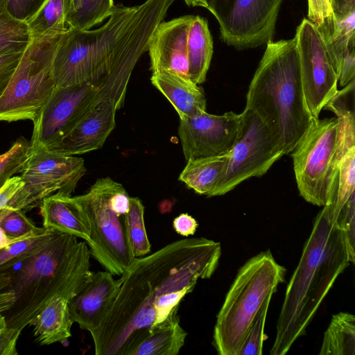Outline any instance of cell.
<instances>
[{
  "mask_svg": "<svg viewBox=\"0 0 355 355\" xmlns=\"http://www.w3.org/2000/svg\"><path fill=\"white\" fill-rule=\"evenodd\" d=\"M242 133L229 157L212 197L223 196L242 182L265 174L284 153L271 134L252 112L244 109Z\"/></svg>",
  "mask_w": 355,
  "mask_h": 355,
  "instance_id": "12",
  "label": "cell"
},
{
  "mask_svg": "<svg viewBox=\"0 0 355 355\" xmlns=\"http://www.w3.org/2000/svg\"><path fill=\"white\" fill-rule=\"evenodd\" d=\"M355 75V49H352L341 62L337 76L339 85L346 87L352 80Z\"/></svg>",
  "mask_w": 355,
  "mask_h": 355,
  "instance_id": "40",
  "label": "cell"
},
{
  "mask_svg": "<svg viewBox=\"0 0 355 355\" xmlns=\"http://www.w3.org/2000/svg\"><path fill=\"white\" fill-rule=\"evenodd\" d=\"M31 41L26 23L15 18L0 0V55L24 51Z\"/></svg>",
  "mask_w": 355,
  "mask_h": 355,
  "instance_id": "29",
  "label": "cell"
},
{
  "mask_svg": "<svg viewBox=\"0 0 355 355\" xmlns=\"http://www.w3.org/2000/svg\"><path fill=\"white\" fill-rule=\"evenodd\" d=\"M320 31L325 41L331 36L335 18L330 0H308V18Z\"/></svg>",
  "mask_w": 355,
  "mask_h": 355,
  "instance_id": "36",
  "label": "cell"
},
{
  "mask_svg": "<svg viewBox=\"0 0 355 355\" xmlns=\"http://www.w3.org/2000/svg\"><path fill=\"white\" fill-rule=\"evenodd\" d=\"M193 15L162 21L154 31L148 46L152 73L171 71L188 77L187 43Z\"/></svg>",
  "mask_w": 355,
  "mask_h": 355,
  "instance_id": "17",
  "label": "cell"
},
{
  "mask_svg": "<svg viewBox=\"0 0 355 355\" xmlns=\"http://www.w3.org/2000/svg\"><path fill=\"white\" fill-rule=\"evenodd\" d=\"M189 6H200L207 8V0H184Z\"/></svg>",
  "mask_w": 355,
  "mask_h": 355,
  "instance_id": "46",
  "label": "cell"
},
{
  "mask_svg": "<svg viewBox=\"0 0 355 355\" xmlns=\"http://www.w3.org/2000/svg\"><path fill=\"white\" fill-rule=\"evenodd\" d=\"M187 51L189 78L200 85L206 79L214 51L213 40L205 18L194 16L188 33Z\"/></svg>",
  "mask_w": 355,
  "mask_h": 355,
  "instance_id": "23",
  "label": "cell"
},
{
  "mask_svg": "<svg viewBox=\"0 0 355 355\" xmlns=\"http://www.w3.org/2000/svg\"><path fill=\"white\" fill-rule=\"evenodd\" d=\"M113 0H71L67 15L69 28L87 31L111 15Z\"/></svg>",
  "mask_w": 355,
  "mask_h": 355,
  "instance_id": "28",
  "label": "cell"
},
{
  "mask_svg": "<svg viewBox=\"0 0 355 355\" xmlns=\"http://www.w3.org/2000/svg\"><path fill=\"white\" fill-rule=\"evenodd\" d=\"M6 326H7V324L6 322L5 317L3 314H0V331Z\"/></svg>",
  "mask_w": 355,
  "mask_h": 355,
  "instance_id": "47",
  "label": "cell"
},
{
  "mask_svg": "<svg viewBox=\"0 0 355 355\" xmlns=\"http://www.w3.org/2000/svg\"><path fill=\"white\" fill-rule=\"evenodd\" d=\"M144 216V206L141 200L137 197H130L125 227L128 243L135 258L144 257L150 252Z\"/></svg>",
  "mask_w": 355,
  "mask_h": 355,
  "instance_id": "30",
  "label": "cell"
},
{
  "mask_svg": "<svg viewBox=\"0 0 355 355\" xmlns=\"http://www.w3.org/2000/svg\"><path fill=\"white\" fill-rule=\"evenodd\" d=\"M174 1L146 0L132 7L119 4L98 28H69L53 60L55 86L94 84L101 98L121 109L131 73Z\"/></svg>",
  "mask_w": 355,
  "mask_h": 355,
  "instance_id": "2",
  "label": "cell"
},
{
  "mask_svg": "<svg viewBox=\"0 0 355 355\" xmlns=\"http://www.w3.org/2000/svg\"><path fill=\"white\" fill-rule=\"evenodd\" d=\"M243 122V111L221 115L205 112L180 119L178 135L186 160L227 154L240 137Z\"/></svg>",
  "mask_w": 355,
  "mask_h": 355,
  "instance_id": "15",
  "label": "cell"
},
{
  "mask_svg": "<svg viewBox=\"0 0 355 355\" xmlns=\"http://www.w3.org/2000/svg\"><path fill=\"white\" fill-rule=\"evenodd\" d=\"M85 172V162L80 157L31 146L20 175L24 184L8 207L25 211L40 205L44 198L53 193L71 196Z\"/></svg>",
  "mask_w": 355,
  "mask_h": 355,
  "instance_id": "10",
  "label": "cell"
},
{
  "mask_svg": "<svg viewBox=\"0 0 355 355\" xmlns=\"http://www.w3.org/2000/svg\"><path fill=\"white\" fill-rule=\"evenodd\" d=\"M100 98V89L92 83L55 87L32 121V146L51 149L59 144L85 118Z\"/></svg>",
  "mask_w": 355,
  "mask_h": 355,
  "instance_id": "13",
  "label": "cell"
},
{
  "mask_svg": "<svg viewBox=\"0 0 355 355\" xmlns=\"http://www.w3.org/2000/svg\"><path fill=\"white\" fill-rule=\"evenodd\" d=\"M2 212L0 227L5 235L13 241L40 235L48 230L44 227H37L23 210L6 207Z\"/></svg>",
  "mask_w": 355,
  "mask_h": 355,
  "instance_id": "32",
  "label": "cell"
},
{
  "mask_svg": "<svg viewBox=\"0 0 355 355\" xmlns=\"http://www.w3.org/2000/svg\"><path fill=\"white\" fill-rule=\"evenodd\" d=\"M122 278L105 270L90 273L80 289L68 300L70 315L80 329L92 333L101 324L114 300Z\"/></svg>",
  "mask_w": 355,
  "mask_h": 355,
  "instance_id": "16",
  "label": "cell"
},
{
  "mask_svg": "<svg viewBox=\"0 0 355 355\" xmlns=\"http://www.w3.org/2000/svg\"><path fill=\"white\" fill-rule=\"evenodd\" d=\"M333 203L322 207L287 285L277 320L271 355H284L307 327L350 259L343 231L333 216Z\"/></svg>",
  "mask_w": 355,
  "mask_h": 355,
  "instance_id": "3",
  "label": "cell"
},
{
  "mask_svg": "<svg viewBox=\"0 0 355 355\" xmlns=\"http://www.w3.org/2000/svg\"><path fill=\"white\" fill-rule=\"evenodd\" d=\"M354 34L355 11L343 19H335L334 32L325 42L336 74L347 53L352 49H354Z\"/></svg>",
  "mask_w": 355,
  "mask_h": 355,
  "instance_id": "31",
  "label": "cell"
},
{
  "mask_svg": "<svg viewBox=\"0 0 355 355\" xmlns=\"http://www.w3.org/2000/svg\"><path fill=\"white\" fill-rule=\"evenodd\" d=\"M15 300V293L11 290L0 291V314L8 310Z\"/></svg>",
  "mask_w": 355,
  "mask_h": 355,
  "instance_id": "44",
  "label": "cell"
},
{
  "mask_svg": "<svg viewBox=\"0 0 355 355\" xmlns=\"http://www.w3.org/2000/svg\"><path fill=\"white\" fill-rule=\"evenodd\" d=\"M58 231L48 230L35 236L11 243L0 249V267L26 259L41 250L56 234Z\"/></svg>",
  "mask_w": 355,
  "mask_h": 355,
  "instance_id": "33",
  "label": "cell"
},
{
  "mask_svg": "<svg viewBox=\"0 0 355 355\" xmlns=\"http://www.w3.org/2000/svg\"><path fill=\"white\" fill-rule=\"evenodd\" d=\"M73 321L68 308V300L54 295L33 318L28 325L33 327V335L40 345L63 343L71 336Z\"/></svg>",
  "mask_w": 355,
  "mask_h": 355,
  "instance_id": "20",
  "label": "cell"
},
{
  "mask_svg": "<svg viewBox=\"0 0 355 355\" xmlns=\"http://www.w3.org/2000/svg\"><path fill=\"white\" fill-rule=\"evenodd\" d=\"M31 141L18 138L8 150L0 155V189L17 173H21L29 157Z\"/></svg>",
  "mask_w": 355,
  "mask_h": 355,
  "instance_id": "34",
  "label": "cell"
},
{
  "mask_svg": "<svg viewBox=\"0 0 355 355\" xmlns=\"http://www.w3.org/2000/svg\"><path fill=\"white\" fill-rule=\"evenodd\" d=\"M282 0H207V9L220 26L222 40L237 49L272 40Z\"/></svg>",
  "mask_w": 355,
  "mask_h": 355,
  "instance_id": "11",
  "label": "cell"
},
{
  "mask_svg": "<svg viewBox=\"0 0 355 355\" xmlns=\"http://www.w3.org/2000/svg\"><path fill=\"white\" fill-rule=\"evenodd\" d=\"M221 256L205 238L172 242L135 258L101 325L90 333L96 355H132L152 329L180 306L199 279H209Z\"/></svg>",
  "mask_w": 355,
  "mask_h": 355,
  "instance_id": "1",
  "label": "cell"
},
{
  "mask_svg": "<svg viewBox=\"0 0 355 355\" xmlns=\"http://www.w3.org/2000/svg\"><path fill=\"white\" fill-rule=\"evenodd\" d=\"M336 117L313 119L290 153L300 195L324 207L334 202L337 184Z\"/></svg>",
  "mask_w": 355,
  "mask_h": 355,
  "instance_id": "9",
  "label": "cell"
},
{
  "mask_svg": "<svg viewBox=\"0 0 355 355\" xmlns=\"http://www.w3.org/2000/svg\"><path fill=\"white\" fill-rule=\"evenodd\" d=\"M198 224L196 219L188 214H181L174 218L173 227L175 231L183 236L194 234Z\"/></svg>",
  "mask_w": 355,
  "mask_h": 355,
  "instance_id": "42",
  "label": "cell"
},
{
  "mask_svg": "<svg viewBox=\"0 0 355 355\" xmlns=\"http://www.w3.org/2000/svg\"><path fill=\"white\" fill-rule=\"evenodd\" d=\"M295 37L306 102L313 118L318 119L339 92L338 76L324 37L307 18L297 26Z\"/></svg>",
  "mask_w": 355,
  "mask_h": 355,
  "instance_id": "14",
  "label": "cell"
},
{
  "mask_svg": "<svg viewBox=\"0 0 355 355\" xmlns=\"http://www.w3.org/2000/svg\"><path fill=\"white\" fill-rule=\"evenodd\" d=\"M150 82L171 103L180 119L206 112L203 89L189 78L171 71H161L152 73Z\"/></svg>",
  "mask_w": 355,
  "mask_h": 355,
  "instance_id": "19",
  "label": "cell"
},
{
  "mask_svg": "<svg viewBox=\"0 0 355 355\" xmlns=\"http://www.w3.org/2000/svg\"><path fill=\"white\" fill-rule=\"evenodd\" d=\"M178 309H174L164 321L157 324L132 355H178L187 336L180 324Z\"/></svg>",
  "mask_w": 355,
  "mask_h": 355,
  "instance_id": "24",
  "label": "cell"
},
{
  "mask_svg": "<svg viewBox=\"0 0 355 355\" xmlns=\"http://www.w3.org/2000/svg\"><path fill=\"white\" fill-rule=\"evenodd\" d=\"M8 12L17 19L26 21L45 0H5Z\"/></svg>",
  "mask_w": 355,
  "mask_h": 355,
  "instance_id": "37",
  "label": "cell"
},
{
  "mask_svg": "<svg viewBox=\"0 0 355 355\" xmlns=\"http://www.w3.org/2000/svg\"><path fill=\"white\" fill-rule=\"evenodd\" d=\"M24 182L20 175L10 178L0 189V211L8 206L10 199L21 188Z\"/></svg>",
  "mask_w": 355,
  "mask_h": 355,
  "instance_id": "41",
  "label": "cell"
},
{
  "mask_svg": "<svg viewBox=\"0 0 355 355\" xmlns=\"http://www.w3.org/2000/svg\"><path fill=\"white\" fill-rule=\"evenodd\" d=\"M331 8L336 19H340L355 11V0H330Z\"/></svg>",
  "mask_w": 355,
  "mask_h": 355,
  "instance_id": "43",
  "label": "cell"
},
{
  "mask_svg": "<svg viewBox=\"0 0 355 355\" xmlns=\"http://www.w3.org/2000/svg\"><path fill=\"white\" fill-rule=\"evenodd\" d=\"M245 109L268 130L284 155L290 154L310 126L296 39L266 43L249 85Z\"/></svg>",
  "mask_w": 355,
  "mask_h": 355,
  "instance_id": "4",
  "label": "cell"
},
{
  "mask_svg": "<svg viewBox=\"0 0 355 355\" xmlns=\"http://www.w3.org/2000/svg\"><path fill=\"white\" fill-rule=\"evenodd\" d=\"M285 275L286 268L269 250L240 268L216 316L212 345L219 355H237L256 315Z\"/></svg>",
  "mask_w": 355,
  "mask_h": 355,
  "instance_id": "6",
  "label": "cell"
},
{
  "mask_svg": "<svg viewBox=\"0 0 355 355\" xmlns=\"http://www.w3.org/2000/svg\"><path fill=\"white\" fill-rule=\"evenodd\" d=\"M228 157L229 153L223 155L189 159L179 175V180L196 193L212 197Z\"/></svg>",
  "mask_w": 355,
  "mask_h": 355,
  "instance_id": "25",
  "label": "cell"
},
{
  "mask_svg": "<svg viewBox=\"0 0 355 355\" xmlns=\"http://www.w3.org/2000/svg\"><path fill=\"white\" fill-rule=\"evenodd\" d=\"M23 52L20 51L0 55V96L15 71Z\"/></svg>",
  "mask_w": 355,
  "mask_h": 355,
  "instance_id": "38",
  "label": "cell"
},
{
  "mask_svg": "<svg viewBox=\"0 0 355 355\" xmlns=\"http://www.w3.org/2000/svg\"><path fill=\"white\" fill-rule=\"evenodd\" d=\"M270 300H266L256 315L237 355L262 354L263 342L267 339L264 329Z\"/></svg>",
  "mask_w": 355,
  "mask_h": 355,
  "instance_id": "35",
  "label": "cell"
},
{
  "mask_svg": "<svg viewBox=\"0 0 355 355\" xmlns=\"http://www.w3.org/2000/svg\"><path fill=\"white\" fill-rule=\"evenodd\" d=\"M2 210L0 211V219H1V218L2 216V214H3ZM15 241H13L12 239H10L9 238H8L3 233L1 228L0 227V249L11 243L15 242Z\"/></svg>",
  "mask_w": 355,
  "mask_h": 355,
  "instance_id": "45",
  "label": "cell"
},
{
  "mask_svg": "<svg viewBox=\"0 0 355 355\" xmlns=\"http://www.w3.org/2000/svg\"><path fill=\"white\" fill-rule=\"evenodd\" d=\"M336 158L338 184L333 215L338 216L345 205L354 195L355 187V127L344 123L337 128Z\"/></svg>",
  "mask_w": 355,
  "mask_h": 355,
  "instance_id": "22",
  "label": "cell"
},
{
  "mask_svg": "<svg viewBox=\"0 0 355 355\" xmlns=\"http://www.w3.org/2000/svg\"><path fill=\"white\" fill-rule=\"evenodd\" d=\"M21 330L6 326L0 331V355H16L17 342Z\"/></svg>",
  "mask_w": 355,
  "mask_h": 355,
  "instance_id": "39",
  "label": "cell"
},
{
  "mask_svg": "<svg viewBox=\"0 0 355 355\" xmlns=\"http://www.w3.org/2000/svg\"><path fill=\"white\" fill-rule=\"evenodd\" d=\"M129 198L123 185L109 177L72 197L89 231L91 257L114 275H122L135 259L125 227Z\"/></svg>",
  "mask_w": 355,
  "mask_h": 355,
  "instance_id": "7",
  "label": "cell"
},
{
  "mask_svg": "<svg viewBox=\"0 0 355 355\" xmlns=\"http://www.w3.org/2000/svg\"><path fill=\"white\" fill-rule=\"evenodd\" d=\"M43 227L67 233L80 238L88 243L90 234L71 196L53 193L40 202Z\"/></svg>",
  "mask_w": 355,
  "mask_h": 355,
  "instance_id": "21",
  "label": "cell"
},
{
  "mask_svg": "<svg viewBox=\"0 0 355 355\" xmlns=\"http://www.w3.org/2000/svg\"><path fill=\"white\" fill-rule=\"evenodd\" d=\"M116 111L112 103L101 98L67 137L48 150L65 155H76L102 148L115 128Z\"/></svg>",
  "mask_w": 355,
  "mask_h": 355,
  "instance_id": "18",
  "label": "cell"
},
{
  "mask_svg": "<svg viewBox=\"0 0 355 355\" xmlns=\"http://www.w3.org/2000/svg\"><path fill=\"white\" fill-rule=\"evenodd\" d=\"M65 33L31 39L0 96L1 121H33L42 109L56 87L53 60Z\"/></svg>",
  "mask_w": 355,
  "mask_h": 355,
  "instance_id": "8",
  "label": "cell"
},
{
  "mask_svg": "<svg viewBox=\"0 0 355 355\" xmlns=\"http://www.w3.org/2000/svg\"><path fill=\"white\" fill-rule=\"evenodd\" d=\"M320 355L355 354V317L348 312L334 314L325 331Z\"/></svg>",
  "mask_w": 355,
  "mask_h": 355,
  "instance_id": "27",
  "label": "cell"
},
{
  "mask_svg": "<svg viewBox=\"0 0 355 355\" xmlns=\"http://www.w3.org/2000/svg\"><path fill=\"white\" fill-rule=\"evenodd\" d=\"M90 258L86 241L58 232L41 250L22 259L15 271H1L8 280L5 291L15 296L2 313L7 326L22 331L53 296H73L92 272Z\"/></svg>",
  "mask_w": 355,
  "mask_h": 355,
  "instance_id": "5",
  "label": "cell"
},
{
  "mask_svg": "<svg viewBox=\"0 0 355 355\" xmlns=\"http://www.w3.org/2000/svg\"><path fill=\"white\" fill-rule=\"evenodd\" d=\"M71 0H45L26 21L31 39L61 34L69 27L67 15Z\"/></svg>",
  "mask_w": 355,
  "mask_h": 355,
  "instance_id": "26",
  "label": "cell"
}]
</instances>
